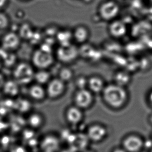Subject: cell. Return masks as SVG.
I'll use <instances>...</instances> for the list:
<instances>
[{"instance_id":"6da1fadb","label":"cell","mask_w":152,"mask_h":152,"mask_svg":"<svg viewBox=\"0 0 152 152\" xmlns=\"http://www.w3.org/2000/svg\"><path fill=\"white\" fill-rule=\"evenodd\" d=\"M102 92L105 102L114 108L122 106L128 98L127 91L124 87L116 83L106 86Z\"/></svg>"},{"instance_id":"7a4b0ae2","label":"cell","mask_w":152,"mask_h":152,"mask_svg":"<svg viewBox=\"0 0 152 152\" xmlns=\"http://www.w3.org/2000/svg\"><path fill=\"white\" fill-rule=\"evenodd\" d=\"M13 68V79L20 86L30 85L34 81L35 71L31 64L25 62L18 63Z\"/></svg>"},{"instance_id":"3957f363","label":"cell","mask_w":152,"mask_h":152,"mask_svg":"<svg viewBox=\"0 0 152 152\" xmlns=\"http://www.w3.org/2000/svg\"><path fill=\"white\" fill-rule=\"evenodd\" d=\"M56 57L53 53L41 48L35 50L31 56V64L37 70L48 69L55 62Z\"/></svg>"},{"instance_id":"277c9868","label":"cell","mask_w":152,"mask_h":152,"mask_svg":"<svg viewBox=\"0 0 152 152\" xmlns=\"http://www.w3.org/2000/svg\"><path fill=\"white\" fill-rule=\"evenodd\" d=\"M97 12L102 20L110 23L117 19L120 14V6L113 0H106L99 6Z\"/></svg>"},{"instance_id":"5b68a950","label":"cell","mask_w":152,"mask_h":152,"mask_svg":"<svg viewBox=\"0 0 152 152\" xmlns=\"http://www.w3.org/2000/svg\"><path fill=\"white\" fill-rule=\"evenodd\" d=\"M22 40L18 32H7L1 37V46L5 51L14 52L20 48Z\"/></svg>"},{"instance_id":"8992f818","label":"cell","mask_w":152,"mask_h":152,"mask_svg":"<svg viewBox=\"0 0 152 152\" xmlns=\"http://www.w3.org/2000/svg\"><path fill=\"white\" fill-rule=\"evenodd\" d=\"M65 83L58 77L52 78L45 88L47 98L54 100L61 96L65 91Z\"/></svg>"},{"instance_id":"52a82bcc","label":"cell","mask_w":152,"mask_h":152,"mask_svg":"<svg viewBox=\"0 0 152 152\" xmlns=\"http://www.w3.org/2000/svg\"><path fill=\"white\" fill-rule=\"evenodd\" d=\"M39 146L40 149L43 152H57L60 148V139L55 134L48 133L42 138Z\"/></svg>"},{"instance_id":"ba28073f","label":"cell","mask_w":152,"mask_h":152,"mask_svg":"<svg viewBox=\"0 0 152 152\" xmlns=\"http://www.w3.org/2000/svg\"><path fill=\"white\" fill-rule=\"evenodd\" d=\"M72 31L73 42L76 44L83 45L87 43L90 39V30L85 25H78L75 26Z\"/></svg>"},{"instance_id":"9c48e42d","label":"cell","mask_w":152,"mask_h":152,"mask_svg":"<svg viewBox=\"0 0 152 152\" xmlns=\"http://www.w3.org/2000/svg\"><path fill=\"white\" fill-rule=\"evenodd\" d=\"M75 99L76 106L81 109L88 108L93 102L92 92L86 88L79 90L75 95Z\"/></svg>"},{"instance_id":"30bf717a","label":"cell","mask_w":152,"mask_h":152,"mask_svg":"<svg viewBox=\"0 0 152 152\" xmlns=\"http://www.w3.org/2000/svg\"><path fill=\"white\" fill-rule=\"evenodd\" d=\"M29 98L34 101L41 102L47 98L46 88L43 85L34 83L30 84L28 89Z\"/></svg>"},{"instance_id":"8fae6325","label":"cell","mask_w":152,"mask_h":152,"mask_svg":"<svg viewBox=\"0 0 152 152\" xmlns=\"http://www.w3.org/2000/svg\"><path fill=\"white\" fill-rule=\"evenodd\" d=\"M144 141L138 136L131 135L126 137L123 141V146L127 151L138 152L143 147Z\"/></svg>"},{"instance_id":"7c38bea8","label":"cell","mask_w":152,"mask_h":152,"mask_svg":"<svg viewBox=\"0 0 152 152\" xmlns=\"http://www.w3.org/2000/svg\"><path fill=\"white\" fill-rule=\"evenodd\" d=\"M20 85L12 79L6 80L3 85L1 91L4 95L11 99L16 98L19 95L20 91Z\"/></svg>"},{"instance_id":"4fadbf2b","label":"cell","mask_w":152,"mask_h":152,"mask_svg":"<svg viewBox=\"0 0 152 152\" xmlns=\"http://www.w3.org/2000/svg\"><path fill=\"white\" fill-rule=\"evenodd\" d=\"M109 23L108 30L110 35L114 38H121L125 35L127 29L123 22L117 18Z\"/></svg>"},{"instance_id":"5bb4252c","label":"cell","mask_w":152,"mask_h":152,"mask_svg":"<svg viewBox=\"0 0 152 152\" xmlns=\"http://www.w3.org/2000/svg\"><path fill=\"white\" fill-rule=\"evenodd\" d=\"M106 134V129L103 126L94 125L89 128L87 136L90 140L95 142H98L102 140Z\"/></svg>"},{"instance_id":"9a60e30c","label":"cell","mask_w":152,"mask_h":152,"mask_svg":"<svg viewBox=\"0 0 152 152\" xmlns=\"http://www.w3.org/2000/svg\"><path fill=\"white\" fill-rule=\"evenodd\" d=\"M26 121L31 129L36 130L42 127L44 124L45 119L42 114L38 112H33L29 113Z\"/></svg>"},{"instance_id":"2e32d148","label":"cell","mask_w":152,"mask_h":152,"mask_svg":"<svg viewBox=\"0 0 152 152\" xmlns=\"http://www.w3.org/2000/svg\"><path fill=\"white\" fill-rule=\"evenodd\" d=\"M66 117L68 122L76 125L82 120L83 114L81 109L76 106L71 107L67 109L66 113Z\"/></svg>"},{"instance_id":"e0dca14e","label":"cell","mask_w":152,"mask_h":152,"mask_svg":"<svg viewBox=\"0 0 152 152\" xmlns=\"http://www.w3.org/2000/svg\"><path fill=\"white\" fill-rule=\"evenodd\" d=\"M51 75L48 69H39L35 71L34 81L41 85H47L51 79Z\"/></svg>"},{"instance_id":"ac0fdd59","label":"cell","mask_w":152,"mask_h":152,"mask_svg":"<svg viewBox=\"0 0 152 152\" xmlns=\"http://www.w3.org/2000/svg\"><path fill=\"white\" fill-rule=\"evenodd\" d=\"M88 87L91 92L96 93L103 91L105 87L102 79L98 77H92L89 79Z\"/></svg>"},{"instance_id":"d6986e66","label":"cell","mask_w":152,"mask_h":152,"mask_svg":"<svg viewBox=\"0 0 152 152\" xmlns=\"http://www.w3.org/2000/svg\"><path fill=\"white\" fill-rule=\"evenodd\" d=\"M17 99L15 101L14 109L21 113H29L32 107L31 103L29 99L23 98Z\"/></svg>"},{"instance_id":"ffe728a7","label":"cell","mask_w":152,"mask_h":152,"mask_svg":"<svg viewBox=\"0 0 152 152\" xmlns=\"http://www.w3.org/2000/svg\"><path fill=\"white\" fill-rule=\"evenodd\" d=\"M18 33L22 40H29L32 37L34 34L33 30L31 25L26 23L21 26L19 32Z\"/></svg>"},{"instance_id":"44dd1931","label":"cell","mask_w":152,"mask_h":152,"mask_svg":"<svg viewBox=\"0 0 152 152\" xmlns=\"http://www.w3.org/2000/svg\"><path fill=\"white\" fill-rule=\"evenodd\" d=\"M115 83L124 87L129 82L130 76L129 74L125 72H120L117 73L115 75Z\"/></svg>"},{"instance_id":"7402d4cb","label":"cell","mask_w":152,"mask_h":152,"mask_svg":"<svg viewBox=\"0 0 152 152\" xmlns=\"http://www.w3.org/2000/svg\"><path fill=\"white\" fill-rule=\"evenodd\" d=\"M73 73L72 69L69 67H63L60 69L58 74V78L64 82L69 81L72 78Z\"/></svg>"},{"instance_id":"603a6c76","label":"cell","mask_w":152,"mask_h":152,"mask_svg":"<svg viewBox=\"0 0 152 152\" xmlns=\"http://www.w3.org/2000/svg\"><path fill=\"white\" fill-rule=\"evenodd\" d=\"M10 20L4 11H0V31L7 30L10 26Z\"/></svg>"},{"instance_id":"cb8c5ba5","label":"cell","mask_w":152,"mask_h":152,"mask_svg":"<svg viewBox=\"0 0 152 152\" xmlns=\"http://www.w3.org/2000/svg\"><path fill=\"white\" fill-rule=\"evenodd\" d=\"M88 80L84 76L79 77L76 81V85L79 90L86 88L88 86Z\"/></svg>"},{"instance_id":"d4e9b609","label":"cell","mask_w":152,"mask_h":152,"mask_svg":"<svg viewBox=\"0 0 152 152\" xmlns=\"http://www.w3.org/2000/svg\"><path fill=\"white\" fill-rule=\"evenodd\" d=\"M10 0H0V11H4L9 4Z\"/></svg>"},{"instance_id":"484cf974","label":"cell","mask_w":152,"mask_h":152,"mask_svg":"<svg viewBox=\"0 0 152 152\" xmlns=\"http://www.w3.org/2000/svg\"><path fill=\"white\" fill-rule=\"evenodd\" d=\"M6 80L5 79L4 75L0 73V90L2 89L3 85L6 82Z\"/></svg>"},{"instance_id":"4316f807","label":"cell","mask_w":152,"mask_h":152,"mask_svg":"<svg viewBox=\"0 0 152 152\" xmlns=\"http://www.w3.org/2000/svg\"><path fill=\"white\" fill-rule=\"evenodd\" d=\"M147 148H151L152 147V141L150 140H147V141L144 142V145L143 147Z\"/></svg>"},{"instance_id":"83f0119b","label":"cell","mask_w":152,"mask_h":152,"mask_svg":"<svg viewBox=\"0 0 152 152\" xmlns=\"http://www.w3.org/2000/svg\"><path fill=\"white\" fill-rule=\"evenodd\" d=\"M149 100L150 102V104L152 105V91L150 92L149 95Z\"/></svg>"},{"instance_id":"f1b7e54d","label":"cell","mask_w":152,"mask_h":152,"mask_svg":"<svg viewBox=\"0 0 152 152\" xmlns=\"http://www.w3.org/2000/svg\"><path fill=\"white\" fill-rule=\"evenodd\" d=\"M2 66H3V65H2V61H1V58H0V69H1Z\"/></svg>"},{"instance_id":"f546056e","label":"cell","mask_w":152,"mask_h":152,"mask_svg":"<svg viewBox=\"0 0 152 152\" xmlns=\"http://www.w3.org/2000/svg\"><path fill=\"white\" fill-rule=\"evenodd\" d=\"M20 1H23V2H26V1H29L31 0H19Z\"/></svg>"},{"instance_id":"4dcf8cb0","label":"cell","mask_w":152,"mask_h":152,"mask_svg":"<svg viewBox=\"0 0 152 152\" xmlns=\"http://www.w3.org/2000/svg\"><path fill=\"white\" fill-rule=\"evenodd\" d=\"M150 121H151V122L152 123V115L151 117H150Z\"/></svg>"}]
</instances>
